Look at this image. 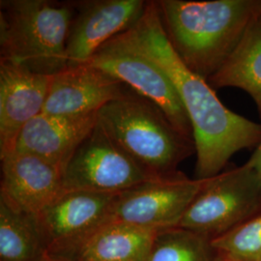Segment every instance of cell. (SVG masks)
Masks as SVG:
<instances>
[{
	"label": "cell",
	"mask_w": 261,
	"mask_h": 261,
	"mask_svg": "<svg viewBox=\"0 0 261 261\" xmlns=\"http://www.w3.org/2000/svg\"><path fill=\"white\" fill-rule=\"evenodd\" d=\"M128 33L168 75L186 110L196 144V179L218 175L235 153L257 147L261 124L228 110L208 82L179 59L163 29L155 1H148L143 16Z\"/></svg>",
	"instance_id": "6da1fadb"
},
{
	"label": "cell",
	"mask_w": 261,
	"mask_h": 261,
	"mask_svg": "<svg viewBox=\"0 0 261 261\" xmlns=\"http://www.w3.org/2000/svg\"><path fill=\"white\" fill-rule=\"evenodd\" d=\"M163 29L179 59L208 80L220 71L261 17V0H157Z\"/></svg>",
	"instance_id": "7a4b0ae2"
},
{
	"label": "cell",
	"mask_w": 261,
	"mask_h": 261,
	"mask_svg": "<svg viewBox=\"0 0 261 261\" xmlns=\"http://www.w3.org/2000/svg\"><path fill=\"white\" fill-rule=\"evenodd\" d=\"M97 118L112 140L156 176L176 172L196 153L194 139L179 132L156 103L133 89L107 103Z\"/></svg>",
	"instance_id": "3957f363"
},
{
	"label": "cell",
	"mask_w": 261,
	"mask_h": 261,
	"mask_svg": "<svg viewBox=\"0 0 261 261\" xmlns=\"http://www.w3.org/2000/svg\"><path fill=\"white\" fill-rule=\"evenodd\" d=\"M0 3V60L49 76L64 70L74 2L2 0Z\"/></svg>",
	"instance_id": "277c9868"
},
{
	"label": "cell",
	"mask_w": 261,
	"mask_h": 261,
	"mask_svg": "<svg viewBox=\"0 0 261 261\" xmlns=\"http://www.w3.org/2000/svg\"><path fill=\"white\" fill-rule=\"evenodd\" d=\"M261 211V178L252 163L204 179L179 227L214 240Z\"/></svg>",
	"instance_id": "5b68a950"
},
{
	"label": "cell",
	"mask_w": 261,
	"mask_h": 261,
	"mask_svg": "<svg viewBox=\"0 0 261 261\" xmlns=\"http://www.w3.org/2000/svg\"><path fill=\"white\" fill-rule=\"evenodd\" d=\"M118 194L73 190L63 194L36 216L48 261H76L85 244L112 222Z\"/></svg>",
	"instance_id": "8992f818"
},
{
	"label": "cell",
	"mask_w": 261,
	"mask_h": 261,
	"mask_svg": "<svg viewBox=\"0 0 261 261\" xmlns=\"http://www.w3.org/2000/svg\"><path fill=\"white\" fill-rule=\"evenodd\" d=\"M86 64L114 76L156 103L179 132L194 139L192 123L174 85L165 71L140 50L128 31L105 43Z\"/></svg>",
	"instance_id": "52a82bcc"
},
{
	"label": "cell",
	"mask_w": 261,
	"mask_h": 261,
	"mask_svg": "<svg viewBox=\"0 0 261 261\" xmlns=\"http://www.w3.org/2000/svg\"><path fill=\"white\" fill-rule=\"evenodd\" d=\"M158 177L120 147L98 124L63 169L65 191L120 194Z\"/></svg>",
	"instance_id": "ba28073f"
},
{
	"label": "cell",
	"mask_w": 261,
	"mask_h": 261,
	"mask_svg": "<svg viewBox=\"0 0 261 261\" xmlns=\"http://www.w3.org/2000/svg\"><path fill=\"white\" fill-rule=\"evenodd\" d=\"M202 181L190 179L179 170L150 179L118 194L112 220L155 229L178 226Z\"/></svg>",
	"instance_id": "9c48e42d"
},
{
	"label": "cell",
	"mask_w": 261,
	"mask_h": 261,
	"mask_svg": "<svg viewBox=\"0 0 261 261\" xmlns=\"http://www.w3.org/2000/svg\"><path fill=\"white\" fill-rule=\"evenodd\" d=\"M147 3L143 0L74 2L75 15L66 44L67 66L86 64L105 43L134 28Z\"/></svg>",
	"instance_id": "30bf717a"
},
{
	"label": "cell",
	"mask_w": 261,
	"mask_h": 261,
	"mask_svg": "<svg viewBox=\"0 0 261 261\" xmlns=\"http://www.w3.org/2000/svg\"><path fill=\"white\" fill-rule=\"evenodd\" d=\"M130 89L114 76L89 64L67 66L53 75L43 112L65 116L95 114Z\"/></svg>",
	"instance_id": "8fae6325"
},
{
	"label": "cell",
	"mask_w": 261,
	"mask_h": 261,
	"mask_svg": "<svg viewBox=\"0 0 261 261\" xmlns=\"http://www.w3.org/2000/svg\"><path fill=\"white\" fill-rule=\"evenodd\" d=\"M51 79L0 60V156L15 150L23 127L43 112Z\"/></svg>",
	"instance_id": "7c38bea8"
},
{
	"label": "cell",
	"mask_w": 261,
	"mask_h": 261,
	"mask_svg": "<svg viewBox=\"0 0 261 261\" xmlns=\"http://www.w3.org/2000/svg\"><path fill=\"white\" fill-rule=\"evenodd\" d=\"M0 159V196L19 210L37 215L64 193L62 169L47 161L17 150Z\"/></svg>",
	"instance_id": "4fadbf2b"
},
{
	"label": "cell",
	"mask_w": 261,
	"mask_h": 261,
	"mask_svg": "<svg viewBox=\"0 0 261 261\" xmlns=\"http://www.w3.org/2000/svg\"><path fill=\"white\" fill-rule=\"evenodd\" d=\"M98 113L65 116L40 113L20 132L15 150L43 159L62 169L97 125Z\"/></svg>",
	"instance_id": "5bb4252c"
},
{
	"label": "cell",
	"mask_w": 261,
	"mask_h": 261,
	"mask_svg": "<svg viewBox=\"0 0 261 261\" xmlns=\"http://www.w3.org/2000/svg\"><path fill=\"white\" fill-rule=\"evenodd\" d=\"M158 230L112 221L85 244L76 261H147Z\"/></svg>",
	"instance_id": "9a60e30c"
},
{
	"label": "cell",
	"mask_w": 261,
	"mask_h": 261,
	"mask_svg": "<svg viewBox=\"0 0 261 261\" xmlns=\"http://www.w3.org/2000/svg\"><path fill=\"white\" fill-rule=\"evenodd\" d=\"M213 89L234 87L251 96L261 116V17L218 73L208 80Z\"/></svg>",
	"instance_id": "2e32d148"
},
{
	"label": "cell",
	"mask_w": 261,
	"mask_h": 261,
	"mask_svg": "<svg viewBox=\"0 0 261 261\" xmlns=\"http://www.w3.org/2000/svg\"><path fill=\"white\" fill-rule=\"evenodd\" d=\"M0 261H48L35 215L0 196Z\"/></svg>",
	"instance_id": "e0dca14e"
},
{
	"label": "cell",
	"mask_w": 261,
	"mask_h": 261,
	"mask_svg": "<svg viewBox=\"0 0 261 261\" xmlns=\"http://www.w3.org/2000/svg\"><path fill=\"white\" fill-rule=\"evenodd\" d=\"M222 256L203 235L183 227L159 229L147 261H220Z\"/></svg>",
	"instance_id": "ac0fdd59"
},
{
	"label": "cell",
	"mask_w": 261,
	"mask_h": 261,
	"mask_svg": "<svg viewBox=\"0 0 261 261\" xmlns=\"http://www.w3.org/2000/svg\"><path fill=\"white\" fill-rule=\"evenodd\" d=\"M212 243L224 260L261 261V211Z\"/></svg>",
	"instance_id": "d6986e66"
},
{
	"label": "cell",
	"mask_w": 261,
	"mask_h": 261,
	"mask_svg": "<svg viewBox=\"0 0 261 261\" xmlns=\"http://www.w3.org/2000/svg\"><path fill=\"white\" fill-rule=\"evenodd\" d=\"M253 166V168L256 169L259 177L261 178V141L257 145V147L254 149L251 158L249 160Z\"/></svg>",
	"instance_id": "ffe728a7"
},
{
	"label": "cell",
	"mask_w": 261,
	"mask_h": 261,
	"mask_svg": "<svg viewBox=\"0 0 261 261\" xmlns=\"http://www.w3.org/2000/svg\"><path fill=\"white\" fill-rule=\"evenodd\" d=\"M220 261H229V260H224V259H222V260H220Z\"/></svg>",
	"instance_id": "44dd1931"
}]
</instances>
